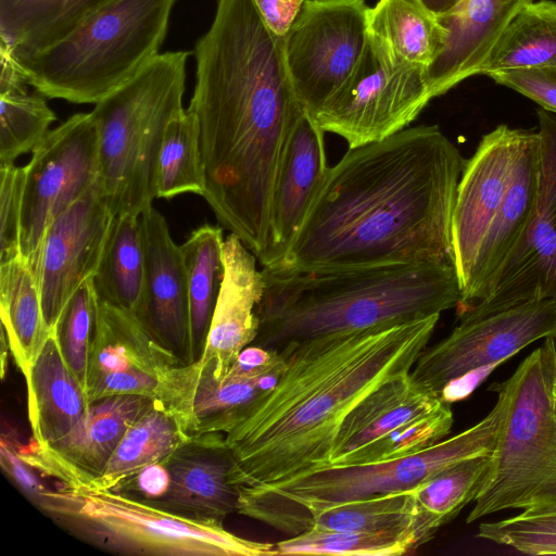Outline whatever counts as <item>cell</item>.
<instances>
[{
	"mask_svg": "<svg viewBox=\"0 0 556 556\" xmlns=\"http://www.w3.org/2000/svg\"><path fill=\"white\" fill-rule=\"evenodd\" d=\"M188 110L200 125L203 198L218 222L260 258L288 138L304 109L291 81L283 38L254 0H217L194 45Z\"/></svg>",
	"mask_w": 556,
	"mask_h": 556,
	"instance_id": "cell-1",
	"label": "cell"
},
{
	"mask_svg": "<svg viewBox=\"0 0 556 556\" xmlns=\"http://www.w3.org/2000/svg\"><path fill=\"white\" fill-rule=\"evenodd\" d=\"M465 162L438 126L349 148L329 167L277 266L453 265L452 215Z\"/></svg>",
	"mask_w": 556,
	"mask_h": 556,
	"instance_id": "cell-2",
	"label": "cell"
},
{
	"mask_svg": "<svg viewBox=\"0 0 556 556\" xmlns=\"http://www.w3.org/2000/svg\"><path fill=\"white\" fill-rule=\"evenodd\" d=\"M440 315L288 344L285 368L228 430L230 482L275 483L330 464L340 425L371 391L408 374Z\"/></svg>",
	"mask_w": 556,
	"mask_h": 556,
	"instance_id": "cell-3",
	"label": "cell"
},
{
	"mask_svg": "<svg viewBox=\"0 0 556 556\" xmlns=\"http://www.w3.org/2000/svg\"><path fill=\"white\" fill-rule=\"evenodd\" d=\"M252 344H288L388 327L457 307L459 281L452 264H391L344 269L263 267Z\"/></svg>",
	"mask_w": 556,
	"mask_h": 556,
	"instance_id": "cell-4",
	"label": "cell"
},
{
	"mask_svg": "<svg viewBox=\"0 0 556 556\" xmlns=\"http://www.w3.org/2000/svg\"><path fill=\"white\" fill-rule=\"evenodd\" d=\"M178 0H110L59 41L17 59L46 98L96 104L160 52Z\"/></svg>",
	"mask_w": 556,
	"mask_h": 556,
	"instance_id": "cell-5",
	"label": "cell"
},
{
	"mask_svg": "<svg viewBox=\"0 0 556 556\" xmlns=\"http://www.w3.org/2000/svg\"><path fill=\"white\" fill-rule=\"evenodd\" d=\"M494 389L491 412L451 438L400 458L329 465L275 483L240 486L237 513L279 531L306 510L410 491L454 463L491 455L507 408L501 383Z\"/></svg>",
	"mask_w": 556,
	"mask_h": 556,
	"instance_id": "cell-6",
	"label": "cell"
},
{
	"mask_svg": "<svg viewBox=\"0 0 556 556\" xmlns=\"http://www.w3.org/2000/svg\"><path fill=\"white\" fill-rule=\"evenodd\" d=\"M29 501L71 535L111 553L277 555L275 544L238 536L224 525L178 517L137 497L84 482H55L54 486H46Z\"/></svg>",
	"mask_w": 556,
	"mask_h": 556,
	"instance_id": "cell-7",
	"label": "cell"
},
{
	"mask_svg": "<svg viewBox=\"0 0 556 556\" xmlns=\"http://www.w3.org/2000/svg\"><path fill=\"white\" fill-rule=\"evenodd\" d=\"M188 56L159 53L91 111L102 190L114 216L140 215L156 198L160 149L169 121L184 109Z\"/></svg>",
	"mask_w": 556,
	"mask_h": 556,
	"instance_id": "cell-8",
	"label": "cell"
},
{
	"mask_svg": "<svg viewBox=\"0 0 556 556\" xmlns=\"http://www.w3.org/2000/svg\"><path fill=\"white\" fill-rule=\"evenodd\" d=\"M556 338L548 337L501 383L507 408L467 523L506 509L556 505Z\"/></svg>",
	"mask_w": 556,
	"mask_h": 556,
	"instance_id": "cell-9",
	"label": "cell"
},
{
	"mask_svg": "<svg viewBox=\"0 0 556 556\" xmlns=\"http://www.w3.org/2000/svg\"><path fill=\"white\" fill-rule=\"evenodd\" d=\"M459 317L450 334L424 350L410 371L419 384L447 403L470 392L476 372L500 365L536 340L556 338L553 299Z\"/></svg>",
	"mask_w": 556,
	"mask_h": 556,
	"instance_id": "cell-10",
	"label": "cell"
},
{
	"mask_svg": "<svg viewBox=\"0 0 556 556\" xmlns=\"http://www.w3.org/2000/svg\"><path fill=\"white\" fill-rule=\"evenodd\" d=\"M430 100L426 68L403 61L369 33L355 70L314 119L353 149L407 128Z\"/></svg>",
	"mask_w": 556,
	"mask_h": 556,
	"instance_id": "cell-11",
	"label": "cell"
},
{
	"mask_svg": "<svg viewBox=\"0 0 556 556\" xmlns=\"http://www.w3.org/2000/svg\"><path fill=\"white\" fill-rule=\"evenodd\" d=\"M24 168L20 250L37 283L45 235L53 220L99 178V136L90 113L50 130Z\"/></svg>",
	"mask_w": 556,
	"mask_h": 556,
	"instance_id": "cell-12",
	"label": "cell"
},
{
	"mask_svg": "<svg viewBox=\"0 0 556 556\" xmlns=\"http://www.w3.org/2000/svg\"><path fill=\"white\" fill-rule=\"evenodd\" d=\"M368 13L364 0H306L282 37L291 81L313 118L358 64L369 35Z\"/></svg>",
	"mask_w": 556,
	"mask_h": 556,
	"instance_id": "cell-13",
	"label": "cell"
},
{
	"mask_svg": "<svg viewBox=\"0 0 556 556\" xmlns=\"http://www.w3.org/2000/svg\"><path fill=\"white\" fill-rule=\"evenodd\" d=\"M538 117L539 186L530 224L491 294L463 314L481 315L526 301L556 300V114L541 109Z\"/></svg>",
	"mask_w": 556,
	"mask_h": 556,
	"instance_id": "cell-14",
	"label": "cell"
},
{
	"mask_svg": "<svg viewBox=\"0 0 556 556\" xmlns=\"http://www.w3.org/2000/svg\"><path fill=\"white\" fill-rule=\"evenodd\" d=\"M178 364L135 314L99 300L84 386L89 403L117 394L155 401L163 377Z\"/></svg>",
	"mask_w": 556,
	"mask_h": 556,
	"instance_id": "cell-15",
	"label": "cell"
},
{
	"mask_svg": "<svg viewBox=\"0 0 556 556\" xmlns=\"http://www.w3.org/2000/svg\"><path fill=\"white\" fill-rule=\"evenodd\" d=\"M114 215L100 176L49 226L42 242L38 277L42 314L52 331L71 296L101 261Z\"/></svg>",
	"mask_w": 556,
	"mask_h": 556,
	"instance_id": "cell-16",
	"label": "cell"
},
{
	"mask_svg": "<svg viewBox=\"0 0 556 556\" xmlns=\"http://www.w3.org/2000/svg\"><path fill=\"white\" fill-rule=\"evenodd\" d=\"M522 129L500 125L465 162L452 215V262L460 290L472 276L483 242L504 201Z\"/></svg>",
	"mask_w": 556,
	"mask_h": 556,
	"instance_id": "cell-17",
	"label": "cell"
},
{
	"mask_svg": "<svg viewBox=\"0 0 556 556\" xmlns=\"http://www.w3.org/2000/svg\"><path fill=\"white\" fill-rule=\"evenodd\" d=\"M155 401L140 394H117L90 402L80 420L62 439L40 446L12 447L26 465L55 482L89 483L104 470L128 427Z\"/></svg>",
	"mask_w": 556,
	"mask_h": 556,
	"instance_id": "cell-18",
	"label": "cell"
},
{
	"mask_svg": "<svg viewBox=\"0 0 556 556\" xmlns=\"http://www.w3.org/2000/svg\"><path fill=\"white\" fill-rule=\"evenodd\" d=\"M169 473L167 492L150 504L201 523L224 525L237 513L239 488L230 482L232 454L222 432L190 434L162 459Z\"/></svg>",
	"mask_w": 556,
	"mask_h": 556,
	"instance_id": "cell-19",
	"label": "cell"
},
{
	"mask_svg": "<svg viewBox=\"0 0 556 556\" xmlns=\"http://www.w3.org/2000/svg\"><path fill=\"white\" fill-rule=\"evenodd\" d=\"M280 375L250 377L229 371L216 379L198 362L170 368L159 384L155 402L188 434L227 433L248 406L267 392Z\"/></svg>",
	"mask_w": 556,
	"mask_h": 556,
	"instance_id": "cell-20",
	"label": "cell"
},
{
	"mask_svg": "<svg viewBox=\"0 0 556 556\" xmlns=\"http://www.w3.org/2000/svg\"><path fill=\"white\" fill-rule=\"evenodd\" d=\"M224 278L204 350L197 359L201 369L224 379L241 351L257 337L256 307L264 292V277L256 256L231 233L224 240Z\"/></svg>",
	"mask_w": 556,
	"mask_h": 556,
	"instance_id": "cell-21",
	"label": "cell"
},
{
	"mask_svg": "<svg viewBox=\"0 0 556 556\" xmlns=\"http://www.w3.org/2000/svg\"><path fill=\"white\" fill-rule=\"evenodd\" d=\"M324 134L304 111L288 138L271 197L267 243L258 258L263 267L281 263L329 169Z\"/></svg>",
	"mask_w": 556,
	"mask_h": 556,
	"instance_id": "cell-22",
	"label": "cell"
},
{
	"mask_svg": "<svg viewBox=\"0 0 556 556\" xmlns=\"http://www.w3.org/2000/svg\"><path fill=\"white\" fill-rule=\"evenodd\" d=\"M146 245L141 323L182 363H191L187 276L180 245L152 205L140 214Z\"/></svg>",
	"mask_w": 556,
	"mask_h": 556,
	"instance_id": "cell-23",
	"label": "cell"
},
{
	"mask_svg": "<svg viewBox=\"0 0 556 556\" xmlns=\"http://www.w3.org/2000/svg\"><path fill=\"white\" fill-rule=\"evenodd\" d=\"M540 135L522 129L511 178L483 242L469 283L462 292L458 315L486 299L504 265L520 243L536 204Z\"/></svg>",
	"mask_w": 556,
	"mask_h": 556,
	"instance_id": "cell-24",
	"label": "cell"
},
{
	"mask_svg": "<svg viewBox=\"0 0 556 556\" xmlns=\"http://www.w3.org/2000/svg\"><path fill=\"white\" fill-rule=\"evenodd\" d=\"M530 1L533 0H462L448 13L438 16L445 35L442 50L426 70L431 98L479 74L507 23Z\"/></svg>",
	"mask_w": 556,
	"mask_h": 556,
	"instance_id": "cell-25",
	"label": "cell"
},
{
	"mask_svg": "<svg viewBox=\"0 0 556 556\" xmlns=\"http://www.w3.org/2000/svg\"><path fill=\"white\" fill-rule=\"evenodd\" d=\"M25 382L31 439L40 446H49L72 430L89 405L83 384L65 361L54 329Z\"/></svg>",
	"mask_w": 556,
	"mask_h": 556,
	"instance_id": "cell-26",
	"label": "cell"
},
{
	"mask_svg": "<svg viewBox=\"0 0 556 556\" xmlns=\"http://www.w3.org/2000/svg\"><path fill=\"white\" fill-rule=\"evenodd\" d=\"M444 403L419 384L410 372L391 378L367 394L343 419L332 445L329 465H339L356 450L417 417L434 412Z\"/></svg>",
	"mask_w": 556,
	"mask_h": 556,
	"instance_id": "cell-27",
	"label": "cell"
},
{
	"mask_svg": "<svg viewBox=\"0 0 556 556\" xmlns=\"http://www.w3.org/2000/svg\"><path fill=\"white\" fill-rule=\"evenodd\" d=\"M110 0H0V46L16 59L59 41Z\"/></svg>",
	"mask_w": 556,
	"mask_h": 556,
	"instance_id": "cell-28",
	"label": "cell"
},
{
	"mask_svg": "<svg viewBox=\"0 0 556 556\" xmlns=\"http://www.w3.org/2000/svg\"><path fill=\"white\" fill-rule=\"evenodd\" d=\"M100 301L135 314L144 308L146 245L140 215H115L109 238L92 276Z\"/></svg>",
	"mask_w": 556,
	"mask_h": 556,
	"instance_id": "cell-29",
	"label": "cell"
},
{
	"mask_svg": "<svg viewBox=\"0 0 556 556\" xmlns=\"http://www.w3.org/2000/svg\"><path fill=\"white\" fill-rule=\"evenodd\" d=\"M0 317L14 363L26 379L51 331L39 286L22 256L0 263Z\"/></svg>",
	"mask_w": 556,
	"mask_h": 556,
	"instance_id": "cell-30",
	"label": "cell"
},
{
	"mask_svg": "<svg viewBox=\"0 0 556 556\" xmlns=\"http://www.w3.org/2000/svg\"><path fill=\"white\" fill-rule=\"evenodd\" d=\"M223 228L203 224L180 245L189 305L191 363L201 356L224 278Z\"/></svg>",
	"mask_w": 556,
	"mask_h": 556,
	"instance_id": "cell-31",
	"label": "cell"
},
{
	"mask_svg": "<svg viewBox=\"0 0 556 556\" xmlns=\"http://www.w3.org/2000/svg\"><path fill=\"white\" fill-rule=\"evenodd\" d=\"M556 66V1H530L507 23L480 73Z\"/></svg>",
	"mask_w": 556,
	"mask_h": 556,
	"instance_id": "cell-32",
	"label": "cell"
},
{
	"mask_svg": "<svg viewBox=\"0 0 556 556\" xmlns=\"http://www.w3.org/2000/svg\"><path fill=\"white\" fill-rule=\"evenodd\" d=\"M414 522V498L412 491H406L309 509L292 518L279 531L289 536L307 530L390 531L410 533L416 540Z\"/></svg>",
	"mask_w": 556,
	"mask_h": 556,
	"instance_id": "cell-33",
	"label": "cell"
},
{
	"mask_svg": "<svg viewBox=\"0 0 556 556\" xmlns=\"http://www.w3.org/2000/svg\"><path fill=\"white\" fill-rule=\"evenodd\" d=\"M492 455V454H491ZM491 455L450 465L410 490L415 504L414 532L418 547L473 501L489 469Z\"/></svg>",
	"mask_w": 556,
	"mask_h": 556,
	"instance_id": "cell-34",
	"label": "cell"
},
{
	"mask_svg": "<svg viewBox=\"0 0 556 556\" xmlns=\"http://www.w3.org/2000/svg\"><path fill=\"white\" fill-rule=\"evenodd\" d=\"M369 33L405 62L426 70L444 42V29L420 0H379L368 13Z\"/></svg>",
	"mask_w": 556,
	"mask_h": 556,
	"instance_id": "cell-35",
	"label": "cell"
},
{
	"mask_svg": "<svg viewBox=\"0 0 556 556\" xmlns=\"http://www.w3.org/2000/svg\"><path fill=\"white\" fill-rule=\"evenodd\" d=\"M189 435L173 415L154 402L128 427L103 472L88 484L113 490L143 466L162 460Z\"/></svg>",
	"mask_w": 556,
	"mask_h": 556,
	"instance_id": "cell-36",
	"label": "cell"
},
{
	"mask_svg": "<svg viewBox=\"0 0 556 556\" xmlns=\"http://www.w3.org/2000/svg\"><path fill=\"white\" fill-rule=\"evenodd\" d=\"M205 192V168L197 116L182 109L169 121L162 140L156 198L172 199L182 193Z\"/></svg>",
	"mask_w": 556,
	"mask_h": 556,
	"instance_id": "cell-37",
	"label": "cell"
},
{
	"mask_svg": "<svg viewBox=\"0 0 556 556\" xmlns=\"http://www.w3.org/2000/svg\"><path fill=\"white\" fill-rule=\"evenodd\" d=\"M275 547L277 555L399 556L418 546L410 533L307 530Z\"/></svg>",
	"mask_w": 556,
	"mask_h": 556,
	"instance_id": "cell-38",
	"label": "cell"
},
{
	"mask_svg": "<svg viewBox=\"0 0 556 556\" xmlns=\"http://www.w3.org/2000/svg\"><path fill=\"white\" fill-rule=\"evenodd\" d=\"M56 119L41 93L26 91L0 94V166L41 142Z\"/></svg>",
	"mask_w": 556,
	"mask_h": 556,
	"instance_id": "cell-39",
	"label": "cell"
},
{
	"mask_svg": "<svg viewBox=\"0 0 556 556\" xmlns=\"http://www.w3.org/2000/svg\"><path fill=\"white\" fill-rule=\"evenodd\" d=\"M454 417L451 403L432 413L417 417L348 455L339 465L368 464L420 452L451 432Z\"/></svg>",
	"mask_w": 556,
	"mask_h": 556,
	"instance_id": "cell-40",
	"label": "cell"
},
{
	"mask_svg": "<svg viewBox=\"0 0 556 556\" xmlns=\"http://www.w3.org/2000/svg\"><path fill=\"white\" fill-rule=\"evenodd\" d=\"M477 535L529 555H556V505L525 509L493 522H482Z\"/></svg>",
	"mask_w": 556,
	"mask_h": 556,
	"instance_id": "cell-41",
	"label": "cell"
},
{
	"mask_svg": "<svg viewBox=\"0 0 556 556\" xmlns=\"http://www.w3.org/2000/svg\"><path fill=\"white\" fill-rule=\"evenodd\" d=\"M98 303V295L90 277L71 296L54 327L65 361L83 387Z\"/></svg>",
	"mask_w": 556,
	"mask_h": 556,
	"instance_id": "cell-42",
	"label": "cell"
},
{
	"mask_svg": "<svg viewBox=\"0 0 556 556\" xmlns=\"http://www.w3.org/2000/svg\"><path fill=\"white\" fill-rule=\"evenodd\" d=\"M24 168L0 166V263L21 256L20 235Z\"/></svg>",
	"mask_w": 556,
	"mask_h": 556,
	"instance_id": "cell-43",
	"label": "cell"
},
{
	"mask_svg": "<svg viewBox=\"0 0 556 556\" xmlns=\"http://www.w3.org/2000/svg\"><path fill=\"white\" fill-rule=\"evenodd\" d=\"M488 76L556 114V66L498 72Z\"/></svg>",
	"mask_w": 556,
	"mask_h": 556,
	"instance_id": "cell-44",
	"label": "cell"
},
{
	"mask_svg": "<svg viewBox=\"0 0 556 556\" xmlns=\"http://www.w3.org/2000/svg\"><path fill=\"white\" fill-rule=\"evenodd\" d=\"M169 473L162 460L151 463L122 480L113 491L152 503L165 495Z\"/></svg>",
	"mask_w": 556,
	"mask_h": 556,
	"instance_id": "cell-45",
	"label": "cell"
},
{
	"mask_svg": "<svg viewBox=\"0 0 556 556\" xmlns=\"http://www.w3.org/2000/svg\"><path fill=\"white\" fill-rule=\"evenodd\" d=\"M306 0H254L267 27L285 37Z\"/></svg>",
	"mask_w": 556,
	"mask_h": 556,
	"instance_id": "cell-46",
	"label": "cell"
},
{
	"mask_svg": "<svg viewBox=\"0 0 556 556\" xmlns=\"http://www.w3.org/2000/svg\"><path fill=\"white\" fill-rule=\"evenodd\" d=\"M0 94L26 91L29 86L25 72L14 54L0 46Z\"/></svg>",
	"mask_w": 556,
	"mask_h": 556,
	"instance_id": "cell-47",
	"label": "cell"
},
{
	"mask_svg": "<svg viewBox=\"0 0 556 556\" xmlns=\"http://www.w3.org/2000/svg\"><path fill=\"white\" fill-rule=\"evenodd\" d=\"M437 16L444 15L453 10L458 0H420Z\"/></svg>",
	"mask_w": 556,
	"mask_h": 556,
	"instance_id": "cell-48",
	"label": "cell"
},
{
	"mask_svg": "<svg viewBox=\"0 0 556 556\" xmlns=\"http://www.w3.org/2000/svg\"><path fill=\"white\" fill-rule=\"evenodd\" d=\"M10 351L9 341L4 330L1 328V378L5 376L7 355Z\"/></svg>",
	"mask_w": 556,
	"mask_h": 556,
	"instance_id": "cell-49",
	"label": "cell"
},
{
	"mask_svg": "<svg viewBox=\"0 0 556 556\" xmlns=\"http://www.w3.org/2000/svg\"><path fill=\"white\" fill-rule=\"evenodd\" d=\"M553 397H554V400L556 402V379H555L554 386H553Z\"/></svg>",
	"mask_w": 556,
	"mask_h": 556,
	"instance_id": "cell-50",
	"label": "cell"
}]
</instances>
